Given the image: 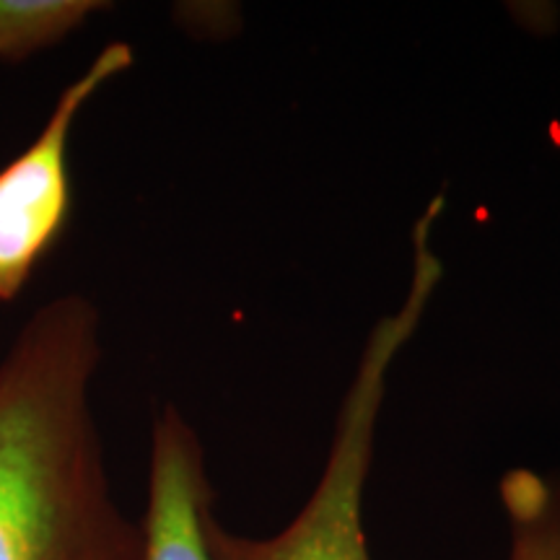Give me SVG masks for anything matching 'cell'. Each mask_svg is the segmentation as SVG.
Listing matches in <instances>:
<instances>
[{
    "mask_svg": "<svg viewBox=\"0 0 560 560\" xmlns=\"http://www.w3.org/2000/svg\"><path fill=\"white\" fill-rule=\"evenodd\" d=\"M446 200L436 195L410 231V280L395 312L382 314L363 342L353 380L342 395L330 452L304 506L270 537H247L206 516L213 560H371L363 529V495L374 465L376 431L395 361L416 338L444 280V260L433 249V229Z\"/></svg>",
    "mask_w": 560,
    "mask_h": 560,
    "instance_id": "2",
    "label": "cell"
},
{
    "mask_svg": "<svg viewBox=\"0 0 560 560\" xmlns=\"http://www.w3.org/2000/svg\"><path fill=\"white\" fill-rule=\"evenodd\" d=\"M210 509L213 486L202 441L190 420L164 405L151 429L143 560H213L206 537Z\"/></svg>",
    "mask_w": 560,
    "mask_h": 560,
    "instance_id": "4",
    "label": "cell"
},
{
    "mask_svg": "<svg viewBox=\"0 0 560 560\" xmlns=\"http://www.w3.org/2000/svg\"><path fill=\"white\" fill-rule=\"evenodd\" d=\"M509 527L506 560H560V467H514L499 482Z\"/></svg>",
    "mask_w": 560,
    "mask_h": 560,
    "instance_id": "5",
    "label": "cell"
},
{
    "mask_svg": "<svg viewBox=\"0 0 560 560\" xmlns=\"http://www.w3.org/2000/svg\"><path fill=\"white\" fill-rule=\"evenodd\" d=\"M100 361V312L79 293L39 306L0 361V560H143L94 418Z\"/></svg>",
    "mask_w": 560,
    "mask_h": 560,
    "instance_id": "1",
    "label": "cell"
},
{
    "mask_svg": "<svg viewBox=\"0 0 560 560\" xmlns=\"http://www.w3.org/2000/svg\"><path fill=\"white\" fill-rule=\"evenodd\" d=\"M128 42H109L60 91L37 138L0 170V304H9L30 283L42 257L58 242L70 213L68 145L83 107L109 81L132 68Z\"/></svg>",
    "mask_w": 560,
    "mask_h": 560,
    "instance_id": "3",
    "label": "cell"
},
{
    "mask_svg": "<svg viewBox=\"0 0 560 560\" xmlns=\"http://www.w3.org/2000/svg\"><path fill=\"white\" fill-rule=\"evenodd\" d=\"M104 9L102 0H0V60L47 50Z\"/></svg>",
    "mask_w": 560,
    "mask_h": 560,
    "instance_id": "6",
    "label": "cell"
}]
</instances>
